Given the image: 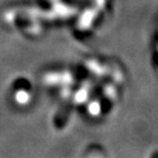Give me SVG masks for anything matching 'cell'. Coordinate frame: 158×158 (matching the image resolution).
<instances>
[{"label": "cell", "mask_w": 158, "mask_h": 158, "mask_svg": "<svg viewBox=\"0 0 158 158\" xmlns=\"http://www.w3.org/2000/svg\"><path fill=\"white\" fill-rule=\"evenodd\" d=\"M88 112L90 115L93 116H98L101 113V104L98 101H94L88 105Z\"/></svg>", "instance_id": "cell-1"}, {"label": "cell", "mask_w": 158, "mask_h": 158, "mask_svg": "<svg viewBox=\"0 0 158 158\" xmlns=\"http://www.w3.org/2000/svg\"><path fill=\"white\" fill-rule=\"evenodd\" d=\"M86 98H87V90L84 89V88H81V89H79L77 91L76 96H75V101L77 103H82L86 100Z\"/></svg>", "instance_id": "cell-2"}]
</instances>
